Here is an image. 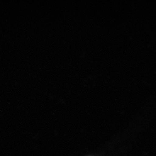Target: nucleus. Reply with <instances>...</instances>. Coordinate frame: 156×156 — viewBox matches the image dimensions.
I'll return each instance as SVG.
<instances>
[]
</instances>
